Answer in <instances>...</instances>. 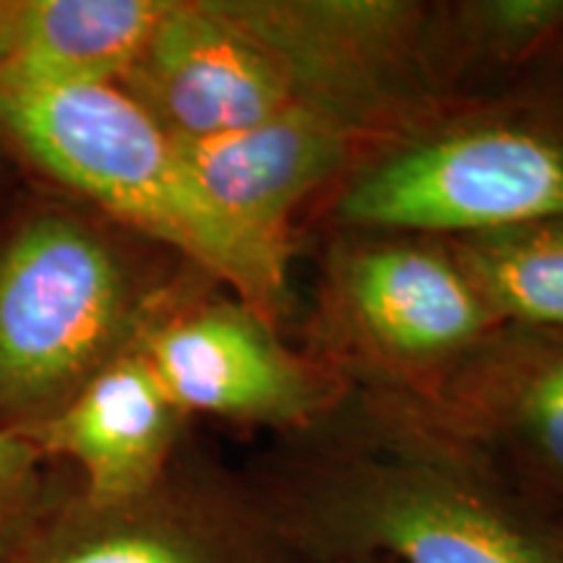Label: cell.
Returning a JSON list of instances; mask_svg holds the SVG:
<instances>
[{"instance_id": "e0dca14e", "label": "cell", "mask_w": 563, "mask_h": 563, "mask_svg": "<svg viewBox=\"0 0 563 563\" xmlns=\"http://www.w3.org/2000/svg\"><path fill=\"white\" fill-rule=\"evenodd\" d=\"M336 563H365V561H336Z\"/></svg>"}, {"instance_id": "4fadbf2b", "label": "cell", "mask_w": 563, "mask_h": 563, "mask_svg": "<svg viewBox=\"0 0 563 563\" xmlns=\"http://www.w3.org/2000/svg\"><path fill=\"white\" fill-rule=\"evenodd\" d=\"M34 443L0 428V563L24 551L51 506L70 485Z\"/></svg>"}, {"instance_id": "8fae6325", "label": "cell", "mask_w": 563, "mask_h": 563, "mask_svg": "<svg viewBox=\"0 0 563 563\" xmlns=\"http://www.w3.org/2000/svg\"><path fill=\"white\" fill-rule=\"evenodd\" d=\"M347 292L373 340L402 355L454 350L493 321L460 264L412 245L361 253L350 264Z\"/></svg>"}, {"instance_id": "2e32d148", "label": "cell", "mask_w": 563, "mask_h": 563, "mask_svg": "<svg viewBox=\"0 0 563 563\" xmlns=\"http://www.w3.org/2000/svg\"><path fill=\"white\" fill-rule=\"evenodd\" d=\"M555 532H559V538H561V543H563V522L559 525V530H555Z\"/></svg>"}, {"instance_id": "9c48e42d", "label": "cell", "mask_w": 563, "mask_h": 563, "mask_svg": "<svg viewBox=\"0 0 563 563\" xmlns=\"http://www.w3.org/2000/svg\"><path fill=\"white\" fill-rule=\"evenodd\" d=\"M178 150L224 222L285 262L287 220L336 170L344 136L332 118L298 102L251 129L178 141Z\"/></svg>"}, {"instance_id": "9a60e30c", "label": "cell", "mask_w": 563, "mask_h": 563, "mask_svg": "<svg viewBox=\"0 0 563 563\" xmlns=\"http://www.w3.org/2000/svg\"><path fill=\"white\" fill-rule=\"evenodd\" d=\"M19 173L21 167L13 162L11 154L3 150V144H0V211L5 209V203H9V199L13 196Z\"/></svg>"}, {"instance_id": "5b68a950", "label": "cell", "mask_w": 563, "mask_h": 563, "mask_svg": "<svg viewBox=\"0 0 563 563\" xmlns=\"http://www.w3.org/2000/svg\"><path fill=\"white\" fill-rule=\"evenodd\" d=\"M178 141L251 129L295 97L290 58L228 3H173L118 81Z\"/></svg>"}, {"instance_id": "52a82bcc", "label": "cell", "mask_w": 563, "mask_h": 563, "mask_svg": "<svg viewBox=\"0 0 563 563\" xmlns=\"http://www.w3.org/2000/svg\"><path fill=\"white\" fill-rule=\"evenodd\" d=\"M183 418L136 344L104 365L58 415L19 435L47 460L79 470L84 501L118 506L165 477Z\"/></svg>"}, {"instance_id": "7a4b0ae2", "label": "cell", "mask_w": 563, "mask_h": 563, "mask_svg": "<svg viewBox=\"0 0 563 563\" xmlns=\"http://www.w3.org/2000/svg\"><path fill=\"white\" fill-rule=\"evenodd\" d=\"M112 224L89 203L40 191L0 228L3 431L58 415L165 308Z\"/></svg>"}, {"instance_id": "3957f363", "label": "cell", "mask_w": 563, "mask_h": 563, "mask_svg": "<svg viewBox=\"0 0 563 563\" xmlns=\"http://www.w3.org/2000/svg\"><path fill=\"white\" fill-rule=\"evenodd\" d=\"M332 561L389 553L405 563H563L545 532L464 470L402 460L336 467L300 496L282 522Z\"/></svg>"}, {"instance_id": "7c38bea8", "label": "cell", "mask_w": 563, "mask_h": 563, "mask_svg": "<svg viewBox=\"0 0 563 563\" xmlns=\"http://www.w3.org/2000/svg\"><path fill=\"white\" fill-rule=\"evenodd\" d=\"M460 266L493 319L563 327V220L470 235Z\"/></svg>"}, {"instance_id": "277c9868", "label": "cell", "mask_w": 563, "mask_h": 563, "mask_svg": "<svg viewBox=\"0 0 563 563\" xmlns=\"http://www.w3.org/2000/svg\"><path fill=\"white\" fill-rule=\"evenodd\" d=\"M365 228L485 235L563 220V139L483 129L407 150L344 194Z\"/></svg>"}, {"instance_id": "ba28073f", "label": "cell", "mask_w": 563, "mask_h": 563, "mask_svg": "<svg viewBox=\"0 0 563 563\" xmlns=\"http://www.w3.org/2000/svg\"><path fill=\"white\" fill-rule=\"evenodd\" d=\"M139 350L186 415L282 420L306 405V382L249 306H165L139 336Z\"/></svg>"}, {"instance_id": "8992f818", "label": "cell", "mask_w": 563, "mask_h": 563, "mask_svg": "<svg viewBox=\"0 0 563 563\" xmlns=\"http://www.w3.org/2000/svg\"><path fill=\"white\" fill-rule=\"evenodd\" d=\"M13 563H279L272 538L222 490L167 470L144 496L84 501L70 485Z\"/></svg>"}, {"instance_id": "30bf717a", "label": "cell", "mask_w": 563, "mask_h": 563, "mask_svg": "<svg viewBox=\"0 0 563 563\" xmlns=\"http://www.w3.org/2000/svg\"><path fill=\"white\" fill-rule=\"evenodd\" d=\"M170 0H0V91L118 84Z\"/></svg>"}, {"instance_id": "5bb4252c", "label": "cell", "mask_w": 563, "mask_h": 563, "mask_svg": "<svg viewBox=\"0 0 563 563\" xmlns=\"http://www.w3.org/2000/svg\"><path fill=\"white\" fill-rule=\"evenodd\" d=\"M517 418L540 475L563 496V355L534 373Z\"/></svg>"}, {"instance_id": "6da1fadb", "label": "cell", "mask_w": 563, "mask_h": 563, "mask_svg": "<svg viewBox=\"0 0 563 563\" xmlns=\"http://www.w3.org/2000/svg\"><path fill=\"white\" fill-rule=\"evenodd\" d=\"M0 144L21 170L228 282L256 316L277 313L285 262L224 222L178 141L118 84L0 91Z\"/></svg>"}]
</instances>
